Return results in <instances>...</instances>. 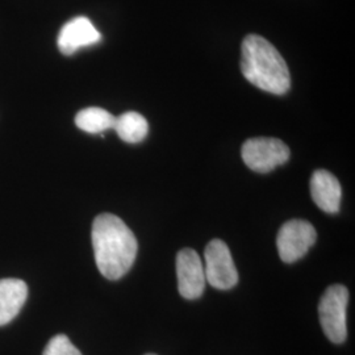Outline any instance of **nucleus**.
<instances>
[{
  "label": "nucleus",
  "mask_w": 355,
  "mask_h": 355,
  "mask_svg": "<svg viewBox=\"0 0 355 355\" xmlns=\"http://www.w3.org/2000/svg\"><path fill=\"white\" fill-rule=\"evenodd\" d=\"M91 237L95 262L103 277L110 280L123 278L133 266L139 252L133 232L120 217L102 214L94 220Z\"/></svg>",
  "instance_id": "f257e3e1"
},
{
  "label": "nucleus",
  "mask_w": 355,
  "mask_h": 355,
  "mask_svg": "<svg viewBox=\"0 0 355 355\" xmlns=\"http://www.w3.org/2000/svg\"><path fill=\"white\" fill-rule=\"evenodd\" d=\"M241 71L258 89L283 95L291 86L288 66L277 48L258 35H249L242 42Z\"/></svg>",
  "instance_id": "f03ea898"
},
{
  "label": "nucleus",
  "mask_w": 355,
  "mask_h": 355,
  "mask_svg": "<svg viewBox=\"0 0 355 355\" xmlns=\"http://www.w3.org/2000/svg\"><path fill=\"white\" fill-rule=\"evenodd\" d=\"M349 291L343 284H333L321 296L318 304L320 322L325 336L333 343H345L347 337L346 311Z\"/></svg>",
  "instance_id": "7ed1b4c3"
},
{
  "label": "nucleus",
  "mask_w": 355,
  "mask_h": 355,
  "mask_svg": "<svg viewBox=\"0 0 355 355\" xmlns=\"http://www.w3.org/2000/svg\"><path fill=\"white\" fill-rule=\"evenodd\" d=\"M242 159L255 173L266 174L290 159L288 146L278 139L255 137L242 145Z\"/></svg>",
  "instance_id": "20e7f679"
},
{
  "label": "nucleus",
  "mask_w": 355,
  "mask_h": 355,
  "mask_svg": "<svg viewBox=\"0 0 355 355\" xmlns=\"http://www.w3.org/2000/svg\"><path fill=\"white\" fill-rule=\"evenodd\" d=\"M205 280L217 290H230L239 283V272L233 262L228 245L221 240H212L204 253Z\"/></svg>",
  "instance_id": "39448f33"
},
{
  "label": "nucleus",
  "mask_w": 355,
  "mask_h": 355,
  "mask_svg": "<svg viewBox=\"0 0 355 355\" xmlns=\"http://www.w3.org/2000/svg\"><path fill=\"white\" fill-rule=\"evenodd\" d=\"M315 227L305 220H290L282 225L277 237L280 259L284 263H293L302 259L316 242Z\"/></svg>",
  "instance_id": "423d86ee"
},
{
  "label": "nucleus",
  "mask_w": 355,
  "mask_h": 355,
  "mask_svg": "<svg viewBox=\"0 0 355 355\" xmlns=\"http://www.w3.org/2000/svg\"><path fill=\"white\" fill-rule=\"evenodd\" d=\"M178 290L187 300L199 299L205 290V274L199 254L192 249H183L177 255Z\"/></svg>",
  "instance_id": "0eeeda50"
},
{
  "label": "nucleus",
  "mask_w": 355,
  "mask_h": 355,
  "mask_svg": "<svg viewBox=\"0 0 355 355\" xmlns=\"http://www.w3.org/2000/svg\"><path fill=\"white\" fill-rule=\"evenodd\" d=\"M101 33L87 17H76L66 23L58 35V49L64 55H71L80 48L91 46L101 41Z\"/></svg>",
  "instance_id": "6e6552de"
},
{
  "label": "nucleus",
  "mask_w": 355,
  "mask_h": 355,
  "mask_svg": "<svg viewBox=\"0 0 355 355\" xmlns=\"http://www.w3.org/2000/svg\"><path fill=\"white\" fill-rule=\"evenodd\" d=\"M311 195L315 204L327 214H337L341 207L343 189L338 179L327 170H316L311 178Z\"/></svg>",
  "instance_id": "1a4fd4ad"
},
{
  "label": "nucleus",
  "mask_w": 355,
  "mask_h": 355,
  "mask_svg": "<svg viewBox=\"0 0 355 355\" xmlns=\"http://www.w3.org/2000/svg\"><path fill=\"white\" fill-rule=\"evenodd\" d=\"M28 296L24 280L0 279V327L7 325L19 315Z\"/></svg>",
  "instance_id": "9d476101"
},
{
  "label": "nucleus",
  "mask_w": 355,
  "mask_h": 355,
  "mask_svg": "<svg viewBox=\"0 0 355 355\" xmlns=\"http://www.w3.org/2000/svg\"><path fill=\"white\" fill-rule=\"evenodd\" d=\"M114 129L121 140L128 144H139L148 136L149 124L142 114L125 112L114 119Z\"/></svg>",
  "instance_id": "9b49d317"
},
{
  "label": "nucleus",
  "mask_w": 355,
  "mask_h": 355,
  "mask_svg": "<svg viewBox=\"0 0 355 355\" xmlns=\"http://www.w3.org/2000/svg\"><path fill=\"white\" fill-rule=\"evenodd\" d=\"M114 114L99 107H89L79 111L76 116V127L91 135L103 133L108 129H114Z\"/></svg>",
  "instance_id": "f8f14e48"
},
{
  "label": "nucleus",
  "mask_w": 355,
  "mask_h": 355,
  "mask_svg": "<svg viewBox=\"0 0 355 355\" xmlns=\"http://www.w3.org/2000/svg\"><path fill=\"white\" fill-rule=\"evenodd\" d=\"M42 355H82V353L66 336L58 334L48 343Z\"/></svg>",
  "instance_id": "ddd939ff"
},
{
  "label": "nucleus",
  "mask_w": 355,
  "mask_h": 355,
  "mask_svg": "<svg viewBox=\"0 0 355 355\" xmlns=\"http://www.w3.org/2000/svg\"><path fill=\"white\" fill-rule=\"evenodd\" d=\"M146 355H155V354H146Z\"/></svg>",
  "instance_id": "4468645a"
}]
</instances>
